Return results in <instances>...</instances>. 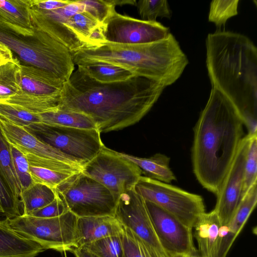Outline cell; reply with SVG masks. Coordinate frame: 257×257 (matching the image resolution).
<instances>
[{
  "label": "cell",
  "instance_id": "1",
  "mask_svg": "<svg viewBox=\"0 0 257 257\" xmlns=\"http://www.w3.org/2000/svg\"><path fill=\"white\" fill-rule=\"evenodd\" d=\"M165 88L138 75L124 81L102 83L77 68L62 87L58 108L89 116L100 133L119 131L139 122Z\"/></svg>",
  "mask_w": 257,
  "mask_h": 257
},
{
  "label": "cell",
  "instance_id": "2",
  "mask_svg": "<svg viewBox=\"0 0 257 257\" xmlns=\"http://www.w3.org/2000/svg\"><path fill=\"white\" fill-rule=\"evenodd\" d=\"M206 65L213 87L234 106L248 135L257 131V48L242 34L217 30L205 41Z\"/></svg>",
  "mask_w": 257,
  "mask_h": 257
},
{
  "label": "cell",
  "instance_id": "3",
  "mask_svg": "<svg viewBox=\"0 0 257 257\" xmlns=\"http://www.w3.org/2000/svg\"><path fill=\"white\" fill-rule=\"evenodd\" d=\"M243 125L233 104L212 87L194 128L192 160L197 180L216 196L242 139Z\"/></svg>",
  "mask_w": 257,
  "mask_h": 257
},
{
  "label": "cell",
  "instance_id": "4",
  "mask_svg": "<svg viewBox=\"0 0 257 257\" xmlns=\"http://www.w3.org/2000/svg\"><path fill=\"white\" fill-rule=\"evenodd\" d=\"M75 65L101 62L116 65L146 77L163 87L174 83L182 75L189 60L170 33L167 37L141 45L104 43L71 52Z\"/></svg>",
  "mask_w": 257,
  "mask_h": 257
},
{
  "label": "cell",
  "instance_id": "5",
  "mask_svg": "<svg viewBox=\"0 0 257 257\" xmlns=\"http://www.w3.org/2000/svg\"><path fill=\"white\" fill-rule=\"evenodd\" d=\"M30 10L34 34L23 35L0 22V42L16 54L21 64L43 69L64 85L74 71L71 52L48 32L42 20Z\"/></svg>",
  "mask_w": 257,
  "mask_h": 257
},
{
  "label": "cell",
  "instance_id": "6",
  "mask_svg": "<svg viewBox=\"0 0 257 257\" xmlns=\"http://www.w3.org/2000/svg\"><path fill=\"white\" fill-rule=\"evenodd\" d=\"M55 191L77 217L114 216L118 198L82 172L73 175Z\"/></svg>",
  "mask_w": 257,
  "mask_h": 257
},
{
  "label": "cell",
  "instance_id": "7",
  "mask_svg": "<svg viewBox=\"0 0 257 257\" xmlns=\"http://www.w3.org/2000/svg\"><path fill=\"white\" fill-rule=\"evenodd\" d=\"M78 217L68 211L52 218H39L21 215L6 218L12 229L20 235L33 240L47 249L72 251L75 248Z\"/></svg>",
  "mask_w": 257,
  "mask_h": 257
},
{
  "label": "cell",
  "instance_id": "8",
  "mask_svg": "<svg viewBox=\"0 0 257 257\" xmlns=\"http://www.w3.org/2000/svg\"><path fill=\"white\" fill-rule=\"evenodd\" d=\"M134 189L145 201L157 205L192 228L205 212L201 196L168 183L142 175Z\"/></svg>",
  "mask_w": 257,
  "mask_h": 257
},
{
  "label": "cell",
  "instance_id": "9",
  "mask_svg": "<svg viewBox=\"0 0 257 257\" xmlns=\"http://www.w3.org/2000/svg\"><path fill=\"white\" fill-rule=\"evenodd\" d=\"M20 90L6 102L30 112L41 114L58 109L63 85L40 68L21 63Z\"/></svg>",
  "mask_w": 257,
  "mask_h": 257
},
{
  "label": "cell",
  "instance_id": "10",
  "mask_svg": "<svg viewBox=\"0 0 257 257\" xmlns=\"http://www.w3.org/2000/svg\"><path fill=\"white\" fill-rule=\"evenodd\" d=\"M0 128L7 140L26 156L30 165L76 174L83 164L41 141L25 127L0 117Z\"/></svg>",
  "mask_w": 257,
  "mask_h": 257
},
{
  "label": "cell",
  "instance_id": "11",
  "mask_svg": "<svg viewBox=\"0 0 257 257\" xmlns=\"http://www.w3.org/2000/svg\"><path fill=\"white\" fill-rule=\"evenodd\" d=\"M25 128L42 142L83 165L94 158L104 146L97 130L51 126L42 123Z\"/></svg>",
  "mask_w": 257,
  "mask_h": 257
},
{
  "label": "cell",
  "instance_id": "12",
  "mask_svg": "<svg viewBox=\"0 0 257 257\" xmlns=\"http://www.w3.org/2000/svg\"><path fill=\"white\" fill-rule=\"evenodd\" d=\"M82 173L103 185L118 198L121 194L134 188L142 171L119 152L104 146L83 165Z\"/></svg>",
  "mask_w": 257,
  "mask_h": 257
},
{
  "label": "cell",
  "instance_id": "13",
  "mask_svg": "<svg viewBox=\"0 0 257 257\" xmlns=\"http://www.w3.org/2000/svg\"><path fill=\"white\" fill-rule=\"evenodd\" d=\"M106 43L118 45H141L167 37L169 28L157 21L139 20L113 11L104 23Z\"/></svg>",
  "mask_w": 257,
  "mask_h": 257
},
{
  "label": "cell",
  "instance_id": "14",
  "mask_svg": "<svg viewBox=\"0 0 257 257\" xmlns=\"http://www.w3.org/2000/svg\"><path fill=\"white\" fill-rule=\"evenodd\" d=\"M145 202L158 238L168 257H184L197 253L192 228L157 205Z\"/></svg>",
  "mask_w": 257,
  "mask_h": 257
},
{
  "label": "cell",
  "instance_id": "15",
  "mask_svg": "<svg viewBox=\"0 0 257 257\" xmlns=\"http://www.w3.org/2000/svg\"><path fill=\"white\" fill-rule=\"evenodd\" d=\"M114 217L146 244L168 257L157 236L145 200L134 188L119 195Z\"/></svg>",
  "mask_w": 257,
  "mask_h": 257
},
{
  "label": "cell",
  "instance_id": "16",
  "mask_svg": "<svg viewBox=\"0 0 257 257\" xmlns=\"http://www.w3.org/2000/svg\"><path fill=\"white\" fill-rule=\"evenodd\" d=\"M250 136L241 139L236 154L222 182L213 210L222 226L231 219L242 197L244 164Z\"/></svg>",
  "mask_w": 257,
  "mask_h": 257
},
{
  "label": "cell",
  "instance_id": "17",
  "mask_svg": "<svg viewBox=\"0 0 257 257\" xmlns=\"http://www.w3.org/2000/svg\"><path fill=\"white\" fill-rule=\"evenodd\" d=\"M123 228L121 223L112 216L78 217L75 248L105 237L120 235Z\"/></svg>",
  "mask_w": 257,
  "mask_h": 257
},
{
  "label": "cell",
  "instance_id": "18",
  "mask_svg": "<svg viewBox=\"0 0 257 257\" xmlns=\"http://www.w3.org/2000/svg\"><path fill=\"white\" fill-rule=\"evenodd\" d=\"M222 225L213 210L203 213L195 227L194 235L197 241L200 256L218 257Z\"/></svg>",
  "mask_w": 257,
  "mask_h": 257
},
{
  "label": "cell",
  "instance_id": "19",
  "mask_svg": "<svg viewBox=\"0 0 257 257\" xmlns=\"http://www.w3.org/2000/svg\"><path fill=\"white\" fill-rule=\"evenodd\" d=\"M47 249L16 232L0 220V257H35Z\"/></svg>",
  "mask_w": 257,
  "mask_h": 257
},
{
  "label": "cell",
  "instance_id": "20",
  "mask_svg": "<svg viewBox=\"0 0 257 257\" xmlns=\"http://www.w3.org/2000/svg\"><path fill=\"white\" fill-rule=\"evenodd\" d=\"M0 22L23 35H33L30 0H0Z\"/></svg>",
  "mask_w": 257,
  "mask_h": 257
},
{
  "label": "cell",
  "instance_id": "21",
  "mask_svg": "<svg viewBox=\"0 0 257 257\" xmlns=\"http://www.w3.org/2000/svg\"><path fill=\"white\" fill-rule=\"evenodd\" d=\"M254 184L245 194L229 223L225 225L223 240L231 247L257 203V186Z\"/></svg>",
  "mask_w": 257,
  "mask_h": 257
},
{
  "label": "cell",
  "instance_id": "22",
  "mask_svg": "<svg viewBox=\"0 0 257 257\" xmlns=\"http://www.w3.org/2000/svg\"><path fill=\"white\" fill-rule=\"evenodd\" d=\"M119 154L136 164L145 176L168 184L176 180L169 167L170 158L165 155L158 153L150 158H141L123 153Z\"/></svg>",
  "mask_w": 257,
  "mask_h": 257
},
{
  "label": "cell",
  "instance_id": "23",
  "mask_svg": "<svg viewBox=\"0 0 257 257\" xmlns=\"http://www.w3.org/2000/svg\"><path fill=\"white\" fill-rule=\"evenodd\" d=\"M40 115L41 123L46 125L98 130L93 119L81 112L58 108Z\"/></svg>",
  "mask_w": 257,
  "mask_h": 257
},
{
  "label": "cell",
  "instance_id": "24",
  "mask_svg": "<svg viewBox=\"0 0 257 257\" xmlns=\"http://www.w3.org/2000/svg\"><path fill=\"white\" fill-rule=\"evenodd\" d=\"M77 68L92 79L102 83L124 81L136 75L125 68L106 63H84Z\"/></svg>",
  "mask_w": 257,
  "mask_h": 257
},
{
  "label": "cell",
  "instance_id": "25",
  "mask_svg": "<svg viewBox=\"0 0 257 257\" xmlns=\"http://www.w3.org/2000/svg\"><path fill=\"white\" fill-rule=\"evenodd\" d=\"M56 195L55 190L34 182L21 193L20 200L23 208L22 215H29L33 211L46 206L53 201Z\"/></svg>",
  "mask_w": 257,
  "mask_h": 257
},
{
  "label": "cell",
  "instance_id": "26",
  "mask_svg": "<svg viewBox=\"0 0 257 257\" xmlns=\"http://www.w3.org/2000/svg\"><path fill=\"white\" fill-rule=\"evenodd\" d=\"M0 173L14 197L20 201L22 189L14 168L11 145L5 137L1 128Z\"/></svg>",
  "mask_w": 257,
  "mask_h": 257
},
{
  "label": "cell",
  "instance_id": "27",
  "mask_svg": "<svg viewBox=\"0 0 257 257\" xmlns=\"http://www.w3.org/2000/svg\"><path fill=\"white\" fill-rule=\"evenodd\" d=\"M21 63L17 58L0 66V102H5L20 91L19 72Z\"/></svg>",
  "mask_w": 257,
  "mask_h": 257
},
{
  "label": "cell",
  "instance_id": "28",
  "mask_svg": "<svg viewBox=\"0 0 257 257\" xmlns=\"http://www.w3.org/2000/svg\"><path fill=\"white\" fill-rule=\"evenodd\" d=\"M123 226L120 237L123 257H164L146 244L131 229Z\"/></svg>",
  "mask_w": 257,
  "mask_h": 257
},
{
  "label": "cell",
  "instance_id": "29",
  "mask_svg": "<svg viewBox=\"0 0 257 257\" xmlns=\"http://www.w3.org/2000/svg\"><path fill=\"white\" fill-rule=\"evenodd\" d=\"M0 117L24 127L41 123L40 114L30 112L6 102H0Z\"/></svg>",
  "mask_w": 257,
  "mask_h": 257
},
{
  "label": "cell",
  "instance_id": "30",
  "mask_svg": "<svg viewBox=\"0 0 257 257\" xmlns=\"http://www.w3.org/2000/svg\"><path fill=\"white\" fill-rule=\"evenodd\" d=\"M239 0H214L210 4L208 21L215 24L217 30L227 21L238 14Z\"/></svg>",
  "mask_w": 257,
  "mask_h": 257
},
{
  "label": "cell",
  "instance_id": "31",
  "mask_svg": "<svg viewBox=\"0 0 257 257\" xmlns=\"http://www.w3.org/2000/svg\"><path fill=\"white\" fill-rule=\"evenodd\" d=\"M82 247L99 257H123L120 235L105 237L87 243Z\"/></svg>",
  "mask_w": 257,
  "mask_h": 257
},
{
  "label": "cell",
  "instance_id": "32",
  "mask_svg": "<svg viewBox=\"0 0 257 257\" xmlns=\"http://www.w3.org/2000/svg\"><path fill=\"white\" fill-rule=\"evenodd\" d=\"M249 136L244 164L242 197L248 190L256 183L257 179V134Z\"/></svg>",
  "mask_w": 257,
  "mask_h": 257
},
{
  "label": "cell",
  "instance_id": "33",
  "mask_svg": "<svg viewBox=\"0 0 257 257\" xmlns=\"http://www.w3.org/2000/svg\"><path fill=\"white\" fill-rule=\"evenodd\" d=\"M143 20L156 21L158 17L170 19L172 11L166 0H141L137 3Z\"/></svg>",
  "mask_w": 257,
  "mask_h": 257
},
{
  "label": "cell",
  "instance_id": "34",
  "mask_svg": "<svg viewBox=\"0 0 257 257\" xmlns=\"http://www.w3.org/2000/svg\"><path fill=\"white\" fill-rule=\"evenodd\" d=\"M30 171L34 182L44 184L55 190L75 174L58 172L32 165H30Z\"/></svg>",
  "mask_w": 257,
  "mask_h": 257
},
{
  "label": "cell",
  "instance_id": "35",
  "mask_svg": "<svg viewBox=\"0 0 257 257\" xmlns=\"http://www.w3.org/2000/svg\"><path fill=\"white\" fill-rule=\"evenodd\" d=\"M65 24L86 46V41L90 32L94 27L101 24L87 13L83 12L70 17Z\"/></svg>",
  "mask_w": 257,
  "mask_h": 257
},
{
  "label": "cell",
  "instance_id": "36",
  "mask_svg": "<svg viewBox=\"0 0 257 257\" xmlns=\"http://www.w3.org/2000/svg\"><path fill=\"white\" fill-rule=\"evenodd\" d=\"M21 207V201L14 197L0 173V212L6 218H13L22 214Z\"/></svg>",
  "mask_w": 257,
  "mask_h": 257
},
{
  "label": "cell",
  "instance_id": "37",
  "mask_svg": "<svg viewBox=\"0 0 257 257\" xmlns=\"http://www.w3.org/2000/svg\"><path fill=\"white\" fill-rule=\"evenodd\" d=\"M10 145L14 168L22 191L34 183L30 171V164L26 155L16 147Z\"/></svg>",
  "mask_w": 257,
  "mask_h": 257
},
{
  "label": "cell",
  "instance_id": "38",
  "mask_svg": "<svg viewBox=\"0 0 257 257\" xmlns=\"http://www.w3.org/2000/svg\"><path fill=\"white\" fill-rule=\"evenodd\" d=\"M84 5V12L99 24H103L115 10L111 0H80Z\"/></svg>",
  "mask_w": 257,
  "mask_h": 257
},
{
  "label": "cell",
  "instance_id": "39",
  "mask_svg": "<svg viewBox=\"0 0 257 257\" xmlns=\"http://www.w3.org/2000/svg\"><path fill=\"white\" fill-rule=\"evenodd\" d=\"M68 211L65 203L57 193L56 197L51 203L33 211L28 215L39 218H52L60 216Z\"/></svg>",
  "mask_w": 257,
  "mask_h": 257
},
{
  "label": "cell",
  "instance_id": "40",
  "mask_svg": "<svg viewBox=\"0 0 257 257\" xmlns=\"http://www.w3.org/2000/svg\"><path fill=\"white\" fill-rule=\"evenodd\" d=\"M105 27L104 24L94 27L90 32L86 41L84 48L95 47L105 43Z\"/></svg>",
  "mask_w": 257,
  "mask_h": 257
},
{
  "label": "cell",
  "instance_id": "41",
  "mask_svg": "<svg viewBox=\"0 0 257 257\" xmlns=\"http://www.w3.org/2000/svg\"><path fill=\"white\" fill-rule=\"evenodd\" d=\"M70 1H43L30 0V6L32 8L44 11H51L61 8Z\"/></svg>",
  "mask_w": 257,
  "mask_h": 257
},
{
  "label": "cell",
  "instance_id": "42",
  "mask_svg": "<svg viewBox=\"0 0 257 257\" xmlns=\"http://www.w3.org/2000/svg\"><path fill=\"white\" fill-rule=\"evenodd\" d=\"M14 54L6 45L0 42V66L13 61Z\"/></svg>",
  "mask_w": 257,
  "mask_h": 257
},
{
  "label": "cell",
  "instance_id": "43",
  "mask_svg": "<svg viewBox=\"0 0 257 257\" xmlns=\"http://www.w3.org/2000/svg\"><path fill=\"white\" fill-rule=\"evenodd\" d=\"M71 252L74 253L76 257H99L95 253L83 247L75 248L73 249Z\"/></svg>",
  "mask_w": 257,
  "mask_h": 257
},
{
  "label": "cell",
  "instance_id": "44",
  "mask_svg": "<svg viewBox=\"0 0 257 257\" xmlns=\"http://www.w3.org/2000/svg\"><path fill=\"white\" fill-rule=\"evenodd\" d=\"M112 4L115 7L116 6H122L124 5H137L136 1L132 0H111Z\"/></svg>",
  "mask_w": 257,
  "mask_h": 257
},
{
  "label": "cell",
  "instance_id": "45",
  "mask_svg": "<svg viewBox=\"0 0 257 257\" xmlns=\"http://www.w3.org/2000/svg\"><path fill=\"white\" fill-rule=\"evenodd\" d=\"M184 257H202V256L199 255V254H198V253H196V254H194V255H189V256H184Z\"/></svg>",
  "mask_w": 257,
  "mask_h": 257
},
{
  "label": "cell",
  "instance_id": "46",
  "mask_svg": "<svg viewBox=\"0 0 257 257\" xmlns=\"http://www.w3.org/2000/svg\"></svg>",
  "mask_w": 257,
  "mask_h": 257
}]
</instances>
